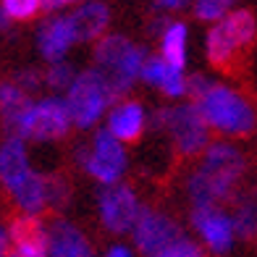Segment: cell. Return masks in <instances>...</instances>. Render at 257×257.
<instances>
[{"label": "cell", "mask_w": 257, "mask_h": 257, "mask_svg": "<svg viewBox=\"0 0 257 257\" xmlns=\"http://www.w3.org/2000/svg\"><path fill=\"white\" fill-rule=\"evenodd\" d=\"M32 100V92H27L16 79L0 81V123H3L6 134H16L21 115L27 113Z\"/></svg>", "instance_id": "d6986e66"}, {"label": "cell", "mask_w": 257, "mask_h": 257, "mask_svg": "<svg viewBox=\"0 0 257 257\" xmlns=\"http://www.w3.org/2000/svg\"><path fill=\"white\" fill-rule=\"evenodd\" d=\"M142 200L134 186H128L123 181L102 186L97 194V215L105 231L115 233V236H123V233H132L134 223L139 213H142Z\"/></svg>", "instance_id": "30bf717a"}, {"label": "cell", "mask_w": 257, "mask_h": 257, "mask_svg": "<svg viewBox=\"0 0 257 257\" xmlns=\"http://www.w3.org/2000/svg\"><path fill=\"white\" fill-rule=\"evenodd\" d=\"M150 126H153V132L166 137L171 150L181 158H200L213 142L210 139L213 132L194 102H176L168 108H158L150 118Z\"/></svg>", "instance_id": "5b68a950"}, {"label": "cell", "mask_w": 257, "mask_h": 257, "mask_svg": "<svg viewBox=\"0 0 257 257\" xmlns=\"http://www.w3.org/2000/svg\"><path fill=\"white\" fill-rule=\"evenodd\" d=\"M50 257H97L87 233L66 218H55L48 226Z\"/></svg>", "instance_id": "e0dca14e"}, {"label": "cell", "mask_w": 257, "mask_h": 257, "mask_svg": "<svg viewBox=\"0 0 257 257\" xmlns=\"http://www.w3.org/2000/svg\"><path fill=\"white\" fill-rule=\"evenodd\" d=\"M236 0H194L192 8H194V16L200 21H207V24H215L218 19H223L231 6Z\"/></svg>", "instance_id": "603a6c76"}, {"label": "cell", "mask_w": 257, "mask_h": 257, "mask_svg": "<svg viewBox=\"0 0 257 257\" xmlns=\"http://www.w3.org/2000/svg\"><path fill=\"white\" fill-rule=\"evenodd\" d=\"M189 3H194V0H153V8L158 14H176V11L186 8Z\"/></svg>", "instance_id": "83f0119b"}, {"label": "cell", "mask_w": 257, "mask_h": 257, "mask_svg": "<svg viewBox=\"0 0 257 257\" xmlns=\"http://www.w3.org/2000/svg\"><path fill=\"white\" fill-rule=\"evenodd\" d=\"M14 21H32L42 11V0H0Z\"/></svg>", "instance_id": "d4e9b609"}, {"label": "cell", "mask_w": 257, "mask_h": 257, "mask_svg": "<svg viewBox=\"0 0 257 257\" xmlns=\"http://www.w3.org/2000/svg\"><path fill=\"white\" fill-rule=\"evenodd\" d=\"M181 233H184L181 226L168 213L145 205L128 236H132L137 252H142L145 257H155L163 247H168L173 239H179Z\"/></svg>", "instance_id": "7c38bea8"}, {"label": "cell", "mask_w": 257, "mask_h": 257, "mask_svg": "<svg viewBox=\"0 0 257 257\" xmlns=\"http://www.w3.org/2000/svg\"><path fill=\"white\" fill-rule=\"evenodd\" d=\"M76 163L92 181H97L100 186H110L123 181L128 171V153L121 139H115L102 126L89 137L87 145H79Z\"/></svg>", "instance_id": "ba28073f"}, {"label": "cell", "mask_w": 257, "mask_h": 257, "mask_svg": "<svg viewBox=\"0 0 257 257\" xmlns=\"http://www.w3.org/2000/svg\"><path fill=\"white\" fill-rule=\"evenodd\" d=\"M142 81L171 100H181L189 95V76L184 74V68L168 63L163 55L147 58V63L142 68Z\"/></svg>", "instance_id": "2e32d148"}, {"label": "cell", "mask_w": 257, "mask_h": 257, "mask_svg": "<svg viewBox=\"0 0 257 257\" xmlns=\"http://www.w3.org/2000/svg\"><path fill=\"white\" fill-rule=\"evenodd\" d=\"M74 126L71 110L66 105V97L48 95V97H34L29 102L27 113L21 115L16 134L24 137L27 142H61L68 137Z\"/></svg>", "instance_id": "9c48e42d"}, {"label": "cell", "mask_w": 257, "mask_h": 257, "mask_svg": "<svg viewBox=\"0 0 257 257\" xmlns=\"http://www.w3.org/2000/svg\"><path fill=\"white\" fill-rule=\"evenodd\" d=\"M254 37H257V21L249 11L244 8L228 11L207 32V40H205L207 61L215 68H231L244 50H249Z\"/></svg>", "instance_id": "52a82bcc"}, {"label": "cell", "mask_w": 257, "mask_h": 257, "mask_svg": "<svg viewBox=\"0 0 257 257\" xmlns=\"http://www.w3.org/2000/svg\"><path fill=\"white\" fill-rule=\"evenodd\" d=\"M192 228L200 236L202 247L213 254H226L239 239L231 210L223 205H194L192 207Z\"/></svg>", "instance_id": "8fae6325"}, {"label": "cell", "mask_w": 257, "mask_h": 257, "mask_svg": "<svg viewBox=\"0 0 257 257\" xmlns=\"http://www.w3.org/2000/svg\"><path fill=\"white\" fill-rule=\"evenodd\" d=\"M71 21L76 27L79 42H97L108 34L110 11L100 0H84V6H79L71 14Z\"/></svg>", "instance_id": "ac0fdd59"}, {"label": "cell", "mask_w": 257, "mask_h": 257, "mask_svg": "<svg viewBox=\"0 0 257 257\" xmlns=\"http://www.w3.org/2000/svg\"><path fill=\"white\" fill-rule=\"evenodd\" d=\"M8 257H50L48 226L37 215H19L11 223V254Z\"/></svg>", "instance_id": "9a60e30c"}, {"label": "cell", "mask_w": 257, "mask_h": 257, "mask_svg": "<svg viewBox=\"0 0 257 257\" xmlns=\"http://www.w3.org/2000/svg\"><path fill=\"white\" fill-rule=\"evenodd\" d=\"M68 202V184L63 176H50V207L61 210Z\"/></svg>", "instance_id": "484cf974"}, {"label": "cell", "mask_w": 257, "mask_h": 257, "mask_svg": "<svg viewBox=\"0 0 257 257\" xmlns=\"http://www.w3.org/2000/svg\"><path fill=\"white\" fill-rule=\"evenodd\" d=\"M247 171L241 150L231 139L210 142L186 179V194L194 205H223L236 194V186Z\"/></svg>", "instance_id": "3957f363"}, {"label": "cell", "mask_w": 257, "mask_h": 257, "mask_svg": "<svg viewBox=\"0 0 257 257\" xmlns=\"http://www.w3.org/2000/svg\"><path fill=\"white\" fill-rule=\"evenodd\" d=\"M76 42H79V37H76V27L71 21V14L45 19L37 29V50L48 63L63 61Z\"/></svg>", "instance_id": "5bb4252c"}, {"label": "cell", "mask_w": 257, "mask_h": 257, "mask_svg": "<svg viewBox=\"0 0 257 257\" xmlns=\"http://www.w3.org/2000/svg\"><path fill=\"white\" fill-rule=\"evenodd\" d=\"M66 105L71 110L74 126L79 132H92L100 121H105L110 105L118 100L110 84L100 76L97 68H84L79 71L76 79L71 81V87L63 92Z\"/></svg>", "instance_id": "8992f818"}, {"label": "cell", "mask_w": 257, "mask_h": 257, "mask_svg": "<svg viewBox=\"0 0 257 257\" xmlns=\"http://www.w3.org/2000/svg\"><path fill=\"white\" fill-rule=\"evenodd\" d=\"M11 254V226L0 223V257Z\"/></svg>", "instance_id": "f1b7e54d"}, {"label": "cell", "mask_w": 257, "mask_h": 257, "mask_svg": "<svg viewBox=\"0 0 257 257\" xmlns=\"http://www.w3.org/2000/svg\"><path fill=\"white\" fill-rule=\"evenodd\" d=\"M14 79H16L27 92H37V89L45 84V74H40L37 68H24V71H19Z\"/></svg>", "instance_id": "4316f807"}, {"label": "cell", "mask_w": 257, "mask_h": 257, "mask_svg": "<svg viewBox=\"0 0 257 257\" xmlns=\"http://www.w3.org/2000/svg\"><path fill=\"white\" fill-rule=\"evenodd\" d=\"M155 257H205V249L200 241H194L186 233H181L179 239H173L168 247H163Z\"/></svg>", "instance_id": "cb8c5ba5"}, {"label": "cell", "mask_w": 257, "mask_h": 257, "mask_svg": "<svg viewBox=\"0 0 257 257\" xmlns=\"http://www.w3.org/2000/svg\"><path fill=\"white\" fill-rule=\"evenodd\" d=\"M147 110L139 100H132V97H121L110 105L108 115H105V128L121 139L123 145H132V142H139L147 132Z\"/></svg>", "instance_id": "4fadbf2b"}, {"label": "cell", "mask_w": 257, "mask_h": 257, "mask_svg": "<svg viewBox=\"0 0 257 257\" xmlns=\"http://www.w3.org/2000/svg\"><path fill=\"white\" fill-rule=\"evenodd\" d=\"M71 3H79V0H42V8L45 11H58V8L71 6Z\"/></svg>", "instance_id": "4dcf8cb0"}, {"label": "cell", "mask_w": 257, "mask_h": 257, "mask_svg": "<svg viewBox=\"0 0 257 257\" xmlns=\"http://www.w3.org/2000/svg\"><path fill=\"white\" fill-rule=\"evenodd\" d=\"M11 21H14V19L8 16V11L3 8V3H0V32H6L11 27Z\"/></svg>", "instance_id": "1f68e13d"}, {"label": "cell", "mask_w": 257, "mask_h": 257, "mask_svg": "<svg viewBox=\"0 0 257 257\" xmlns=\"http://www.w3.org/2000/svg\"><path fill=\"white\" fill-rule=\"evenodd\" d=\"M147 58L150 55L123 34H105L102 40L95 42V53H92L95 66L92 68H97L100 76L115 92V97L121 100L137 81H142V68Z\"/></svg>", "instance_id": "277c9868"}, {"label": "cell", "mask_w": 257, "mask_h": 257, "mask_svg": "<svg viewBox=\"0 0 257 257\" xmlns=\"http://www.w3.org/2000/svg\"><path fill=\"white\" fill-rule=\"evenodd\" d=\"M29 142L19 134L0 137V184L11 194L19 215H42L50 210V176L34 168Z\"/></svg>", "instance_id": "7a4b0ae2"}, {"label": "cell", "mask_w": 257, "mask_h": 257, "mask_svg": "<svg viewBox=\"0 0 257 257\" xmlns=\"http://www.w3.org/2000/svg\"><path fill=\"white\" fill-rule=\"evenodd\" d=\"M102 257H134V252L128 249V247H123V244H115V247H110Z\"/></svg>", "instance_id": "f546056e"}, {"label": "cell", "mask_w": 257, "mask_h": 257, "mask_svg": "<svg viewBox=\"0 0 257 257\" xmlns=\"http://www.w3.org/2000/svg\"><path fill=\"white\" fill-rule=\"evenodd\" d=\"M189 29H186L184 21H171L163 27L160 32V55L166 58L168 63L179 66V68H186V61H189Z\"/></svg>", "instance_id": "ffe728a7"}, {"label": "cell", "mask_w": 257, "mask_h": 257, "mask_svg": "<svg viewBox=\"0 0 257 257\" xmlns=\"http://www.w3.org/2000/svg\"><path fill=\"white\" fill-rule=\"evenodd\" d=\"M189 97L210 132L220 139H244L257 128V108L241 89L197 74L189 79Z\"/></svg>", "instance_id": "6da1fadb"}, {"label": "cell", "mask_w": 257, "mask_h": 257, "mask_svg": "<svg viewBox=\"0 0 257 257\" xmlns=\"http://www.w3.org/2000/svg\"><path fill=\"white\" fill-rule=\"evenodd\" d=\"M233 223H236L239 239L257 236V194H241L231 210Z\"/></svg>", "instance_id": "44dd1931"}, {"label": "cell", "mask_w": 257, "mask_h": 257, "mask_svg": "<svg viewBox=\"0 0 257 257\" xmlns=\"http://www.w3.org/2000/svg\"><path fill=\"white\" fill-rule=\"evenodd\" d=\"M76 68L71 66L63 58V61H55L50 63L48 68H45V87L53 89V92H66L68 87H71V81L76 79Z\"/></svg>", "instance_id": "7402d4cb"}]
</instances>
